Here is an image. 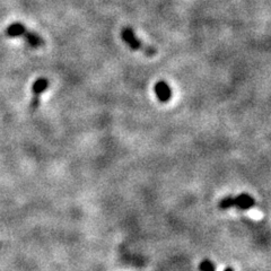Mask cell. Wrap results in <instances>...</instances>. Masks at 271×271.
Instances as JSON below:
<instances>
[{
  "mask_svg": "<svg viewBox=\"0 0 271 271\" xmlns=\"http://www.w3.org/2000/svg\"><path fill=\"white\" fill-rule=\"evenodd\" d=\"M121 36H122V40H123L132 50L142 51V52L148 57H154L155 54L157 53V50H156L154 46L142 43L141 41L136 36V34L134 33V30H132L131 27H124L121 32Z\"/></svg>",
  "mask_w": 271,
  "mask_h": 271,
  "instance_id": "1",
  "label": "cell"
},
{
  "mask_svg": "<svg viewBox=\"0 0 271 271\" xmlns=\"http://www.w3.org/2000/svg\"><path fill=\"white\" fill-rule=\"evenodd\" d=\"M154 90L156 94V97L161 103H167L172 97V90L169 85L165 80H159L155 84Z\"/></svg>",
  "mask_w": 271,
  "mask_h": 271,
  "instance_id": "2",
  "label": "cell"
},
{
  "mask_svg": "<svg viewBox=\"0 0 271 271\" xmlns=\"http://www.w3.org/2000/svg\"><path fill=\"white\" fill-rule=\"evenodd\" d=\"M47 86H49V80H47L46 78H39V79L35 80V83L33 84V87H32L33 100H32V103H30V107L36 108L39 106L40 95L46 90Z\"/></svg>",
  "mask_w": 271,
  "mask_h": 271,
  "instance_id": "3",
  "label": "cell"
},
{
  "mask_svg": "<svg viewBox=\"0 0 271 271\" xmlns=\"http://www.w3.org/2000/svg\"><path fill=\"white\" fill-rule=\"evenodd\" d=\"M256 205L254 199L247 193H242V195L234 196V207H237L239 209L247 210Z\"/></svg>",
  "mask_w": 271,
  "mask_h": 271,
  "instance_id": "4",
  "label": "cell"
},
{
  "mask_svg": "<svg viewBox=\"0 0 271 271\" xmlns=\"http://www.w3.org/2000/svg\"><path fill=\"white\" fill-rule=\"evenodd\" d=\"M23 37H24V39H25L26 42L29 43L30 46H33V47L42 46L43 43H44V41L42 40V37H41L39 34L33 33V32H29V30H26V32L23 34Z\"/></svg>",
  "mask_w": 271,
  "mask_h": 271,
  "instance_id": "5",
  "label": "cell"
},
{
  "mask_svg": "<svg viewBox=\"0 0 271 271\" xmlns=\"http://www.w3.org/2000/svg\"><path fill=\"white\" fill-rule=\"evenodd\" d=\"M26 32L25 26L20 23H14L12 25H9L6 30L7 36L9 37H18L23 36V34Z\"/></svg>",
  "mask_w": 271,
  "mask_h": 271,
  "instance_id": "6",
  "label": "cell"
},
{
  "mask_svg": "<svg viewBox=\"0 0 271 271\" xmlns=\"http://www.w3.org/2000/svg\"><path fill=\"white\" fill-rule=\"evenodd\" d=\"M234 207V196H226L219 202L220 209H228Z\"/></svg>",
  "mask_w": 271,
  "mask_h": 271,
  "instance_id": "7",
  "label": "cell"
},
{
  "mask_svg": "<svg viewBox=\"0 0 271 271\" xmlns=\"http://www.w3.org/2000/svg\"><path fill=\"white\" fill-rule=\"evenodd\" d=\"M199 269L200 271H215V266L210 260H203L199 264Z\"/></svg>",
  "mask_w": 271,
  "mask_h": 271,
  "instance_id": "8",
  "label": "cell"
},
{
  "mask_svg": "<svg viewBox=\"0 0 271 271\" xmlns=\"http://www.w3.org/2000/svg\"><path fill=\"white\" fill-rule=\"evenodd\" d=\"M224 271H234V270L232 269V268H226V269L224 270Z\"/></svg>",
  "mask_w": 271,
  "mask_h": 271,
  "instance_id": "9",
  "label": "cell"
}]
</instances>
